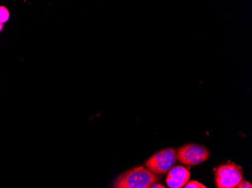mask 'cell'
<instances>
[{
  "label": "cell",
  "mask_w": 252,
  "mask_h": 188,
  "mask_svg": "<svg viewBox=\"0 0 252 188\" xmlns=\"http://www.w3.org/2000/svg\"><path fill=\"white\" fill-rule=\"evenodd\" d=\"M159 179L144 166L126 171L116 179L112 188H147Z\"/></svg>",
  "instance_id": "obj_1"
},
{
  "label": "cell",
  "mask_w": 252,
  "mask_h": 188,
  "mask_svg": "<svg viewBox=\"0 0 252 188\" xmlns=\"http://www.w3.org/2000/svg\"><path fill=\"white\" fill-rule=\"evenodd\" d=\"M176 162L175 150L174 148H166L158 151L149 158L145 162V166L154 175H165L175 166Z\"/></svg>",
  "instance_id": "obj_2"
},
{
  "label": "cell",
  "mask_w": 252,
  "mask_h": 188,
  "mask_svg": "<svg viewBox=\"0 0 252 188\" xmlns=\"http://www.w3.org/2000/svg\"><path fill=\"white\" fill-rule=\"evenodd\" d=\"M215 178L218 188H236L243 180V172L240 166L230 162L217 168Z\"/></svg>",
  "instance_id": "obj_3"
},
{
  "label": "cell",
  "mask_w": 252,
  "mask_h": 188,
  "mask_svg": "<svg viewBox=\"0 0 252 188\" xmlns=\"http://www.w3.org/2000/svg\"><path fill=\"white\" fill-rule=\"evenodd\" d=\"M177 160L184 165L196 166L207 161L210 157L209 150L203 145L188 144L183 145L176 151Z\"/></svg>",
  "instance_id": "obj_4"
},
{
  "label": "cell",
  "mask_w": 252,
  "mask_h": 188,
  "mask_svg": "<svg viewBox=\"0 0 252 188\" xmlns=\"http://www.w3.org/2000/svg\"><path fill=\"white\" fill-rule=\"evenodd\" d=\"M190 177V172L185 166H176L168 171L166 178L167 185L170 188H182Z\"/></svg>",
  "instance_id": "obj_5"
},
{
  "label": "cell",
  "mask_w": 252,
  "mask_h": 188,
  "mask_svg": "<svg viewBox=\"0 0 252 188\" xmlns=\"http://www.w3.org/2000/svg\"><path fill=\"white\" fill-rule=\"evenodd\" d=\"M10 13L8 8L6 7L0 6V23L1 24H4V23L7 22L9 19Z\"/></svg>",
  "instance_id": "obj_6"
},
{
  "label": "cell",
  "mask_w": 252,
  "mask_h": 188,
  "mask_svg": "<svg viewBox=\"0 0 252 188\" xmlns=\"http://www.w3.org/2000/svg\"><path fill=\"white\" fill-rule=\"evenodd\" d=\"M185 188H207L205 185H202L200 182H196V181H191L188 182L185 185Z\"/></svg>",
  "instance_id": "obj_7"
},
{
  "label": "cell",
  "mask_w": 252,
  "mask_h": 188,
  "mask_svg": "<svg viewBox=\"0 0 252 188\" xmlns=\"http://www.w3.org/2000/svg\"><path fill=\"white\" fill-rule=\"evenodd\" d=\"M237 188H252V184L246 181H242L239 185H238Z\"/></svg>",
  "instance_id": "obj_8"
},
{
  "label": "cell",
  "mask_w": 252,
  "mask_h": 188,
  "mask_svg": "<svg viewBox=\"0 0 252 188\" xmlns=\"http://www.w3.org/2000/svg\"><path fill=\"white\" fill-rule=\"evenodd\" d=\"M147 188H166L164 185H162V184L159 183H154L151 186L148 187Z\"/></svg>",
  "instance_id": "obj_9"
},
{
  "label": "cell",
  "mask_w": 252,
  "mask_h": 188,
  "mask_svg": "<svg viewBox=\"0 0 252 188\" xmlns=\"http://www.w3.org/2000/svg\"><path fill=\"white\" fill-rule=\"evenodd\" d=\"M3 28H4L3 24H1V23H0V32H1V31H2V29H3Z\"/></svg>",
  "instance_id": "obj_10"
}]
</instances>
